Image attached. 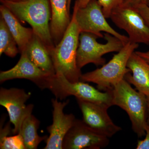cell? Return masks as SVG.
Here are the masks:
<instances>
[{
    "instance_id": "1",
    "label": "cell",
    "mask_w": 149,
    "mask_h": 149,
    "mask_svg": "<svg viewBox=\"0 0 149 149\" xmlns=\"http://www.w3.org/2000/svg\"><path fill=\"white\" fill-rule=\"evenodd\" d=\"M1 2L19 21L31 25L35 35L50 53L55 46L49 24L52 16L49 0H1Z\"/></svg>"
},
{
    "instance_id": "2",
    "label": "cell",
    "mask_w": 149,
    "mask_h": 149,
    "mask_svg": "<svg viewBox=\"0 0 149 149\" xmlns=\"http://www.w3.org/2000/svg\"><path fill=\"white\" fill-rule=\"evenodd\" d=\"M80 33L73 10L70 23L63 38L50 53L56 73H61L71 83L80 81L82 74L77 64Z\"/></svg>"
},
{
    "instance_id": "3",
    "label": "cell",
    "mask_w": 149,
    "mask_h": 149,
    "mask_svg": "<svg viewBox=\"0 0 149 149\" xmlns=\"http://www.w3.org/2000/svg\"><path fill=\"white\" fill-rule=\"evenodd\" d=\"M111 92L113 105L126 111L131 121L132 129L139 138L145 136L148 119L146 96L132 88L125 79L114 86Z\"/></svg>"
},
{
    "instance_id": "4",
    "label": "cell",
    "mask_w": 149,
    "mask_h": 149,
    "mask_svg": "<svg viewBox=\"0 0 149 149\" xmlns=\"http://www.w3.org/2000/svg\"><path fill=\"white\" fill-rule=\"evenodd\" d=\"M139 47V44L129 41L107 64L100 68L82 74L80 81L95 83L98 89L103 92L111 91L130 72L127 67L130 56Z\"/></svg>"
},
{
    "instance_id": "5",
    "label": "cell",
    "mask_w": 149,
    "mask_h": 149,
    "mask_svg": "<svg viewBox=\"0 0 149 149\" xmlns=\"http://www.w3.org/2000/svg\"><path fill=\"white\" fill-rule=\"evenodd\" d=\"M47 89L55 96L63 100L70 96L77 100L110 107L113 106L111 91L101 92L83 81L71 83L61 73H55L50 77Z\"/></svg>"
},
{
    "instance_id": "6",
    "label": "cell",
    "mask_w": 149,
    "mask_h": 149,
    "mask_svg": "<svg viewBox=\"0 0 149 149\" xmlns=\"http://www.w3.org/2000/svg\"><path fill=\"white\" fill-rule=\"evenodd\" d=\"M104 38L105 44L97 41L99 37L97 35L82 32L79 36V45L77 53V64L79 69L89 63L97 66L105 64L104 55L111 52H119L124 45L119 39L113 35L105 32Z\"/></svg>"
},
{
    "instance_id": "7",
    "label": "cell",
    "mask_w": 149,
    "mask_h": 149,
    "mask_svg": "<svg viewBox=\"0 0 149 149\" xmlns=\"http://www.w3.org/2000/svg\"><path fill=\"white\" fill-rule=\"evenodd\" d=\"M76 22L80 32H85L104 38L101 32L109 33L119 39L125 45L129 41L128 37L114 30L108 23L98 0H91L85 7L74 6Z\"/></svg>"
},
{
    "instance_id": "8",
    "label": "cell",
    "mask_w": 149,
    "mask_h": 149,
    "mask_svg": "<svg viewBox=\"0 0 149 149\" xmlns=\"http://www.w3.org/2000/svg\"><path fill=\"white\" fill-rule=\"evenodd\" d=\"M110 18L118 28L127 32L130 42L149 45V27L133 7L122 4L113 10Z\"/></svg>"
},
{
    "instance_id": "9",
    "label": "cell",
    "mask_w": 149,
    "mask_h": 149,
    "mask_svg": "<svg viewBox=\"0 0 149 149\" xmlns=\"http://www.w3.org/2000/svg\"><path fill=\"white\" fill-rule=\"evenodd\" d=\"M30 93L17 88L0 89V105L8 113L10 122L13 124V135L19 133L22 123L25 118L32 113L34 105H26V102L31 97Z\"/></svg>"
},
{
    "instance_id": "10",
    "label": "cell",
    "mask_w": 149,
    "mask_h": 149,
    "mask_svg": "<svg viewBox=\"0 0 149 149\" xmlns=\"http://www.w3.org/2000/svg\"><path fill=\"white\" fill-rule=\"evenodd\" d=\"M109 143V138L96 132L83 120L75 119L63 143V149H100Z\"/></svg>"
},
{
    "instance_id": "11",
    "label": "cell",
    "mask_w": 149,
    "mask_h": 149,
    "mask_svg": "<svg viewBox=\"0 0 149 149\" xmlns=\"http://www.w3.org/2000/svg\"><path fill=\"white\" fill-rule=\"evenodd\" d=\"M83 114V121L96 132L111 138L122 130L116 125L107 112L106 106L77 100Z\"/></svg>"
},
{
    "instance_id": "12",
    "label": "cell",
    "mask_w": 149,
    "mask_h": 149,
    "mask_svg": "<svg viewBox=\"0 0 149 149\" xmlns=\"http://www.w3.org/2000/svg\"><path fill=\"white\" fill-rule=\"evenodd\" d=\"M69 102V100L61 102L57 98L52 99L53 123L47 128L49 136L46 140V145L43 149H63L65 137L76 119L72 113L65 114L63 112Z\"/></svg>"
},
{
    "instance_id": "13",
    "label": "cell",
    "mask_w": 149,
    "mask_h": 149,
    "mask_svg": "<svg viewBox=\"0 0 149 149\" xmlns=\"http://www.w3.org/2000/svg\"><path fill=\"white\" fill-rule=\"evenodd\" d=\"M52 75L36 66L29 59L26 53L22 52L15 66L8 70L0 72V82L3 83L15 79H27L44 90L47 89L48 80Z\"/></svg>"
},
{
    "instance_id": "14",
    "label": "cell",
    "mask_w": 149,
    "mask_h": 149,
    "mask_svg": "<svg viewBox=\"0 0 149 149\" xmlns=\"http://www.w3.org/2000/svg\"><path fill=\"white\" fill-rule=\"evenodd\" d=\"M127 67L130 72L124 79L132 84L137 91L149 97V63L134 52L130 56Z\"/></svg>"
},
{
    "instance_id": "15",
    "label": "cell",
    "mask_w": 149,
    "mask_h": 149,
    "mask_svg": "<svg viewBox=\"0 0 149 149\" xmlns=\"http://www.w3.org/2000/svg\"><path fill=\"white\" fill-rule=\"evenodd\" d=\"M52 16L50 21L51 35L55 46L63 38L70 22L68 0H49Z\"/></svg>"
},
{
    "instance_id": "16",
    "label": "cell",
    "mask_w": 149,
    "mask_h": 149,
    "mask_svg": "<svg viewBox=\"0 0 149 149\" xmlns=\"http://www.w3.org/2000/svg\"><path fill=\"white\" fill-rule=\"evenodd\" d=\"M0 12L1 16L6 23L21 53L26 49L34 36L33 29L23 27L16 17L2 4L0 6Z\"/></svg>"
},
{
    "instance_id": "17",
    "label": "cell",
    "mask_w": 149,
    "mask_h": 149,
    "mask_svg": "<svg viewBox=\"0 0 149 149\" xmlns=\"http://www.w3.org/2000/svg\"><path fill=\"white\" fill-rule=\"evenodd\" d=\"M25 52L31 61L45 72L55 74L53 63L49 52L41 40L34 34Z\"/></svg>"
},
{
    "instance_id": "18",
    "label": "cell",
    "mask_w": 149,
    "mask_h": 149,
    "mask_svg": "<svg viewBox=\"0 0 149 149\" xmlns=\"http://www.w3.org/2000/svg\"><path fill=\"white\" fill-rule=\"evenodd\" d=\"M40 121L31 114L25 118L22 124L18 134L23 138L26 149H36L39 144L47 140V136H41L38 135L37 130Z\"/></svg>"
},
{
    "instance_id": "19",
    "label": "cell",
    "mask_w": 149,
    "mask_h": 149,
    "mask_svg": "<svg viewBox=\"0 0 149 149\" xmlns=\"http://www.w3.org/2000/svg\"><path fill=\"white\" fill-rule=\"evenodd\" d=\"M15 39L12 35L6 23L1 16L0 19V56L5 54L14 58L18 53L19 49Z\"/></svg>"
},
{
    "instance_id": "20",
    "label": "cell",
    "mask_w": 149,
    "mask_h": 149,
    "mask_svg": "<svg viewBox=\"0 0 149 149\" xmlns=\"http://www.w3.org/2000/svg\"><path fill=\"white\" fill-rule=\"evenodd\" d=\"M91 0H75L74 6L77 8L85 7ZM102 8L103 12L106 18H110L112 12L122 5L124 0H98Z\"/></svg>"
},
{
    "instance_id": "21",
    "label": "cell",
    "mask_w": 149,
    "mask_h": 149,
    "mask_svg": "<svg viewBox=\"0 0 149 149\" xmlns=\"http://www.w3.org/2000/svg\"><path fill=\"white\" fill-rule=\"evenodd\" d=\"M0 135V149H26L24 140L19 134L12 136Z\"/></svg>"
},
{
    "instance_id": "22",
    "label": "cell",
    "mask_w": 149,
    "mask_h": 149,
    "mask_svg": "<svg viewBox=\"0 0 149 149\" xmlns=\"http://www.w3.org/2000/svg\"><path fill=\"white\" fill-rule=\"evenodd\" d=\"M142 15L149 27V6L147 4L140 5L133 7Z\"/></svg>"
},
{
    "instance_id": "23",
    "label": "cell",
    "mask_w": 149,
    "mask_h": 149,
    "mask_svg": "<svg viewBox=\"0 0 149 149\" xmlns=\"http://www.w3.org/2000/svg\"><path fill=\"white\" fill-rule=\"evenodd\" d=\"M146 137L143 140H139L138 141L136 149H149V125L147 123L145 127Z\"/></svg>"
},
{
    "instance_id": "24",
    "label": "cell",
    "mask_w": 149,
    "mask_h": 149,
    "mask_svg": "<svg viewBox=\"0 0 149 149\" xmlns=\"http://www.w3.org/2000/svg\"><path fill=\"white\" fill-rule=\"evenodd\" d=\"M148 0H124L123 4L124 5L135 7L140 5L147 4Z\"/></svg>"
},
{
    "instance_id": "25",
    "label": "cell",
    "mask_w": 149,
    "mask_h": 149,
    "mask_svg": "<svg viewBox=\"0 0 149 149\" xmlns=\"http://www.w3.org/2000/svg\"><path fill=\"white\" fill-rule=\"evenodd\" d=\"M139 55L143 58L147 62L149 63V51L146 52H136Z\"/></svg>"
},
{
    "instance_id": "26",
    "label": "cell",
    "mask_w": 149,
    "mask_h": 149,
    "mask_svg": "<svg viewBox=\"0 0 149 149\" xmlns=\"http://www.w3.org/2000/svg\"><path fill=\"white\" fill-rule=\"evenodd\" d=\"M147 102H148V119H147V123L149 125V97H147Z\"/></svg>"
},
{
    "instance_id": "27",
    "label": "cell",
    "mask_w": 149,
    "mask_h": 149,
    "mask_svg": "<svg viewBox=\"0 0 149 149\" xmlns=\"http://www.w3.org/2000/svg\"><path fill=\"white\" fill-rule=\"evenodd\" d=\"M71 1L72 0H68V10L70 11V4H71Z\"/></svg>"
},
{
    "instance_id": "28",
    "label": "cell",
    "mask_w": 149,
    "mask_h": 149,
    "mask_svg": "<svg viewBox=\"0 0 149 149\" xmlns=\"http://www.w3.org/2000/svg\"><path fill=\"white\" fill-rule=\"evenodd\" d=\"M9 1H19L21 0H9Z\"/></svg>"
},
{
    "instance_id": "29",
    "label": "cell",
    "mask_w": 149,
    "mask_h": 149,
    "mask_svg": "<svg viewBox=\"0 0 149 149\" xmlns=\"http://www.w3.org/2000/svg\"><path fill=\"white\" fill-rule=\"evenodd\" d=\"M147 5H148L149 6V0L148 1V4H147Z\"/></svg>"
}]
</instances>
